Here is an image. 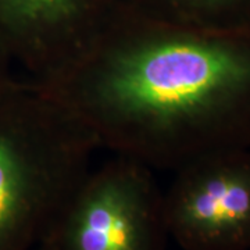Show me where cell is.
I'll return each mask as SVG.
<instances>
[{
	"mask_svg": "<svg viewBox=\"0 0 250 250\" xmlns=\"http://www.w3.org/2000/svg\"><path fill=\"white\" fill-rule=\"evenodd\" d=\"M32 82L71 110L99 147L152 170L250 149V24L210 29L116 13Z\"/></svg>",
	"mask_w": 250,
	"mask_h": 250,
	"instance_id": "1",
	"label": "cell"
},
{
	"mask_svg": "<svg viewBox=\"0 0 250 250\" xmlns=\"http://www.w3.org/2000/svg\"><path fill=\"white\" fill-rule=\"evenodd\" d=\"M98 141L32 81L0 100V250H36L90 168Z\"/></svg>",
	"mask_w": 250,
	"mask_h": 250,
	"instance_id": "2",
	"label": "cell"
},
{
	"mask_svg": "<svg viewBox=\"0 0 250 250\" xmlns=\"http://www.w3.org/2000/svg\"><path fill=\"white\" fill-rule=\"evenodd\" d=\"M168 239L153 170L118 154L89 168L45 238L52 250H166Z\"/></svg>",
	"mask_w": 250,
	"mask_h": 250,
	"instance_id": "3",
	"label": "cell"
},
{
	"mask_svg": "<svg viewBox=\"0 0 250 250\" xmlns=\"http://www.w3.org/2000/svg\"><path fill=\"white\" fill-rule=\"evenodd\" d=\"M164 211L182 250H250V149L214 153L174 171Z\"/></svg>",
	"mask_w": 250,
	"mask_h": 250,
	"instance_id": "4",
	"label": "cell"
},
{
	"mask_svg": "<svg viewBox=\"0 0 250 250\" xmlns=\"http://www.w3.org/2000/svg\"><path fill=\"white\" fill-rule=\"evenodd\" d=\"M102 0H0V34L14 62L41 81L70 60L111 14Z\"/></svg>",
	"mask_w": 250,
	"mask_h": 250,
	"instance_id": "5",
	"label": "cell"
},
{
	"mask_svg": "<svg viewBox=\"0 0 250 250\" xmlns=\"http://www.w3.org/2000/svg\"><path fill=\"white\" fill-rule=\"evenodd\" d=\"M164 9L152 17L184 27L229 29L250 24V0H161ZM149 17V16H147Z\"/></svg>",
	"mask_w": 250,
	"mask_h": 250,
	"instance_id": "6",
	"label": "cell"
},
{
	"mask_svg": "<svg viewBox=\"0 0 250 250\" xmlns=\"http://www.w3.org/2000/svg\"><path fill=\"white\" fill-rule=\"evenodd\" d=\"M14 64L16 62L0 34V100L6 98L20 82L13 72Z\"/></svg>",
	"mask_w": 250,
	"mask_h": 250,
	"instance_id": "7",
	"label": "cell"
},
{
	"mask_svg": "<svg viewBox=\"0 0 250 250\" xmlns=\"http://www.w3.org/2000/svg\"><path fill=\"white\" fill-rule=\"evenodd\" d=\"M36 250H52V248H50V245H49L47 242L43 241L39 246H38V249Z\"/></svg>",
	"mask_w": 250,
	"mask_h": 250,
	"instance_id": "8",
	"label": "cell"
}]
</instances>
